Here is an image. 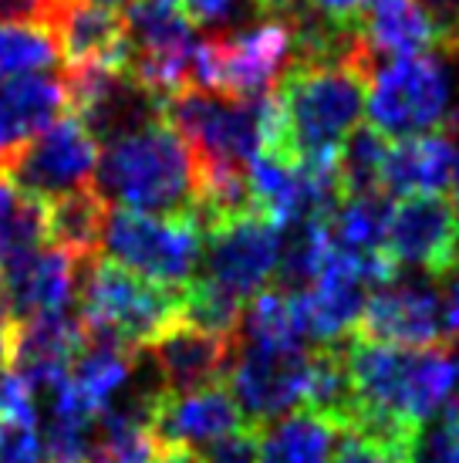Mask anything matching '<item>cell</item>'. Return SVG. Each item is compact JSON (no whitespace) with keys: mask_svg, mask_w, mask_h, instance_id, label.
<instances>
[{"mask_svg":"<svg viewBox=\"0 0 459 463\" xmlns=\"http://www.w3.org/2000/svg\"><path fill=\"white\" fill-rule=\"evenodd\" d=\"M311 348L243 345L227 373V386L250 426H267L304 406Z\"/></svg>","mask_w":459,"mask_h":463,"instance_id":"11","label":"cell"},{"mask_svg":"<svg viewBox=\"0 0 459 463\" xmlns=\"http://www.w3.org/2000/svg\"><path fill=\"white\" fill-rule=\"evenodd\" d=\"M456 153L459 146L453 139V129L396 139L389 146V159H385L382 194L392 200L412 194H443L453 186Z\"/></svg>","mask_w":459,"mask_h":463,"instance_id":"18","label":"cell"},{"mask_svg":"<svg viewBox=\"0 0 459 463\" xmlns=\"http://www.w3.org/2000/svg\"><path fill=\"white\" fill-rule=\"evenodd\" d=\"M91 190L108 206L155 217H192L200 166L166 116L105 142Z\"/></svg>","mask_w":459,"mask_h":463,"instance_id":"1","label":"cell"},{"mask_svg":"<svg viewBox=\"0 0 459 463\" xmlns=\"http://www.w3.org/2000/svg\"><path fill=\"white\" fill-rule=\"evenodd\" d=\"M385 250L398 268H416L443 281L459 268L456 213L443 194L398 196L389 210Z\"/></svg>","mask_w":459,"mask_h":463,"instance_id":"12","label":"cell"},{"mask_svg":"<svg viewBox=\"0 0 459 463\" xmlns=\"http://www.w3.org/2000/svg\"><path fill=\"white\" fill-rule=\"evenodd\" d=\"M186 284H155L108 258H91L78 268V318L85 338L115 342L132 352L155 342L183 318Z\"/></svg>","mask_w":459,"mask_h":463,"instance_id":"4","label":"cell"},{"mask_svg":"<svg viewBox=\"0 0 459 463\" xmlns=\"http://www.w3.org/2000/svg\"><path fill=\"white\" fill-rule=\"evenodd\" d=\"M240 338L267 348H307L311 335H307L304 291H291L281 284L260 288L243 308Z\"/></svg>","mask_w":459,"mask_h":463,"instance_id":"21","label":"cell"},{"mask_svg":"<svg viewBox=\"0 0 459 463\" xmlns=\"http://www.w3.org/2000/svg\"><path fill=\"white\" fill-rule=\"evenodd\" d=\"M192 453L200 463H260V430L243 423Z\"/></svg>","mask_w":459,"mask_h":463,"instance_id":"28","label":"cell"},{"mask_svg":"<svg viewBox=\"0 0 459 463\" xmlns=\"http://www.w3.org/2000/svg\"><path fill=\"white\" fill-rule=\"evenodd\" d=\"M332 463H412V457L392 450V447H385L379 439L344 430L342 439H338V447H334Z\"/></svg>","mask_w":459,"mask_h":463,"instance_id":"30","label":"cell"},{"mask_svg":"<svg viewBox=\"0 0 459 463\" xmlns=\"http://www.w3.org/2000/svg\"><path fill=\"white\" fill-rule=\"evenodd\" d=\"M348 373L355 383V410L392 412L398 420L426 426L436 420L459 389L456 342L429 348H398L344 338Z\"/></svg>","mask_w":459,"mask_h":463,"instance_id":"3","label":"cell"},{"mask_svg":"<svg viewBox=\"0 0 459 463\" xmlns=\"http://www.w3.org/2000/svg\"><path fill=\"white\" fill-rule=\"evenodd\" d=\"M311 7L332 21H342V24H361V17L369 11V0H307Z\"/></svg>","mask_w":459,"mask_h":463,"instance_id":"31","label":"cell"},{"mask_svg":"<svg viewBox=\"0 0 459 463\" xmlns=\"http://www.w3.org/2000/svg\"><path fill=\"white\" fill-rule=\"evenodd\" d=\"M351 335L361 342L398 348L456 342L446 322V295L426 281H392L385 288H375Z\"/></svg>","mask_w":459,"mask_h":463,"instance_id":"10","label":"cell"},{"mask_svg":"<svg viewBox=\"0 0 459 463\" xmlns=\"http://www.w3.org/2000/svg\"><path fill=\"white\" fill-rule=\"evenodd\" d=\"M85 348V328L78 311H41L14 322L11 332V369L38 396L58 386L75 355Z\"/></svg>","mask_w":459,"mask_h":463,"instance_id":"14","label":"cell"},{"mask_svg":"<svg viewBox=\"0 0 459 463\" xmlns=\"http://www.w3.org/2000/svg\"><path fill=\"white\" fill-rule=\"evenodd\" d=\"M14 328V311H11V295H7V284L0 278V332H11Z\"/></svg>","mask_w":459,"mask_h":463,"instance_id":"34","label":"cell"},{"mask_svg":"<svg viewBox=\"0 0 459 463\" xmlns=\"http://www.w3.org/2000/svg\"><path fill=\"white\" fill-rule=\"evenodd\" d=\"M294 61V34L281 17H257L254 24L206 34L192 52L190 89L230 99H254L277 89Z\"/></svg>","mask_w":459,"mask_h":463,"instance_id":"6","label":"cell"},{"mask_svg":"<svg viewBox=\"0 0 459 463\" xmlns=\"http://www.w3.org/2000/svg\"><path fill=\"white\" fill-rule=\"evenodd\" d=\"M196 463H200V460H196Z\"/></svg>","mask_w":459,"mask_h":463,"instance_id":"39","label":"cell"},{"mask_svg":"<svg viewBox=\"0 0 459 463\" xmlns=\"http://www.w3.org/2000/svg\"><path fill=\"white\" fill-rule=\"evenodd\" d=\"M257 7H260V0H257Z\"/></svg>","mask_w":459,"mask_h":463,"instance_id":"38","label":"cell"},{"mask_svg":"<svg viewBox=\"0 0 459 463\" xmlns=\"http://www.w3.org/2000/svg\"><path fill=\"white\" fill-rule=\"evenodd\" d=\"M206 237L192 217H155L108 206L102 254L155 284H190L203 264Z\"/></svg>","mask_w":459,"mask_h":463,"instance_id":"7","label":"cell"},{"mask_svg":"<svg viewBox=\"0 0 459 463\" xmlns=\"http://www.w3.org/2000/svg\"><path fill=\"white\" fill-rule=\"evenodd\" d=\"M54 38L61 44L68 68L98 65L126 71L128 65V31L126 17L98 4H64L54 21Z\"/></svg>","mask_w":459,"mask_h":463,"instance_id":"19","label":"cell"},{"mask_svg":"<svg viewBox=\"0 0 459 463\" xmlns=\"http://www.w3.org/2000/svg\"><path fill=\"white\" fill-rule=\"evenodd\" d=\"M453 54H398L375 65L369 81L365 112L369 122L389 139H406L419 132L456 129L459 126V81Z\"/></svg>","mask_w":459,"mask_h":463,"instance_id":"5","label":"cell"},{"mask_svg":"<svg viewBox=\"0 0 459 463\" xmlns=\"http://www.w3.org/2000/svg\"><path fill=\"white\" fill-rule=\"evenodd\" d=\"M446 322H449V332L459 335V278L449 284L446 291Z\"/></svg>","mask_w":459,"mask_h":463,"instance_id":"33","label":"cell"},{"mask_svg":"<svg viewBox=\"0 0 459 463\" xmlns=\"http://www.w3.org/2000/svg\"><path fill=\"white\" fill-rule=\"evenodd\" d=\"M155 4H169V7H179V0H155Z\"/></svg>","mask_w":459,"mask_h":463,"instance_id":"37","label":"cell"},{"mask_svg":"<svg viewBox=\"0 0 459 463\" xmlns=\"http://www.w3.org/2000/svg\"><path fill=\"white\" fill-rule=\"evenodd\" d=\"M64 112V78L48 71L0 78V169Z\"/></svg>","mask_w":459,"mask_h":463,"instance_id":"17","label":"cell"},{"mask_svg":"<svg viewBox=\"0 0 459 463\" xmlns=\"http://www.w3.org/2000/svg\"><path fill=\"white\" fill-rule=\"evenodd\" d=\"M64 4H98V7H112V11H118V7H128L132 0H64Z\"/></svg>","mask_w":459,"mask_h":463,"instance_id":"35","label":"cell"},{"mask_svg":"<svg viewBox=\"0 0 459 463\" xmlns=\"http://www.w3.org/2000/svg\"><path fill=\"white\" fill-rule=\"evenodd\" d=\"M78 268L81 260L54 244L0 260V278L11 295L14 322L41 311H68L71 298L78 295Z\"/></svg>","mask_w":459,"mask_h":463,"instance_id":"16","label":"cell"},{"mask_svg":"<svg viewBox=\"0 0 459 463\" xmlns=\"http://www.w3.org/2000/svg\"><path fill=\"white\" fill-rule=\"evenodd\" d=\"M375 54L291 65L277 81L284 109V156L334 163L342 142L365 116Z\"/></svg>","mask_w":459,"mask_h":463,"instance_id":"2","label":"cell"},{"mask_svg":"<svg viewBox=\"0 0 459 463\" xmlns=\"http://www.w3.org/2000/svg\"><path fill=\"white\" fill-rule=\"evenodd\" d=\"M257 7V0H179V11L186 14V21L192 27H206L210 34H223V31H233V21L243 7Z\"/></svg>","mask_w":459,"mask_h":463,"instance_id":"29","label":"cell"},{"mask_svg":"<svg viewBox=\"0 0 459 463\" xmlns=\"http://www.w3.org/2000/svg\"><path fill=\"white\" fill-rule=\"evenodd\" d=\"M237 348H240V335L210 332L179 318L142 352L159 375L163 392H192V389L227 383Z\"/></svg>","mask_w":459,"mask_h":463,"instance_id":"13","label":"cell"},{"mask_svg":"<svg viewBox=\"0 0 459 463\" xmlns=\"http://www.w3.org/2000/svg\"><path fill=\"white\" fill-rule=\"evenodd\" d=\"M61 61V44L52 27L0 21V78L38 75Z\"/></svg>","mask_w":459,"mask_h":463,"instance_id":"27","label":"cell"},{"mask_svg":"<svg viewBox=\"0 0 459 463\" xmlns=\"http://www.w3.org/2000/svg\"><path fill=\"white\" fill-rule=\"evenodd\" d=\"M392 139L379 132L371 122H358L338 149V186L344 196H371L382 194L385 159Z\"/></svg>","mask_w":459,"mask_h":463,"instance_id":"25","label":"cell"},{"mask_svg":"<svg viewBox=\"0 0 459 463\" xmlns=\"http://www.w3.org/2000/svg\"><path fill=\"white\" fill-rule=\"evenodd\" d=\"M342 426L311 410H294L260 426V463H332Z\"/></svg>","mask_w":459,"mask_h":463,"instance_id":"20","label":"cell"},{"mask_svg":"<svg viewBox=\"0 0 459 463\" xmlns=\"http://www.w3.org/2000/svg\"><path fill=\"white\" fill-rule=\"evenodd\" d=\"M98 139L85 129V122L71 112L54 118L48 129H41L21 153L11 159L7 176L21 194L38 200H58L64 194L85 190L98 169Z\"/></svg>","mask_w":459,"mask_h":463,"instance_id":"8","label":"cell"},{"mask_svg":"<svg viewBox=\"0 0 459 463\" xmlns=\"http://www.w3.org/2000/svg\"><path fill=\"white\" fill-rule=\"evenodd\" d=\"M361 34L375 58L379 54L398 58L436 48V31L419 0H369V11L361 17Z\"/></svg>","mask_w":459,"mask_h":463,"instance_id":"23","label":"cell"},{"mask_svg":"<svg viewBox=\"0 0 459 463\" xmlns=\"http://www.w3.org/2000/svg\"><path fill=\"white\" fill-rule=\"evenodd\" d=\"M453 190H456V200H453V213H456V231H459V153H456V173H453Z\"/></svg>","mask_w":459,"mask_h":463,"instance_id":"36","label":"cell"},{"mask_svg":"<svg viewBox=\"0 0 459 463\" xmlns=\"http://www.w3.org/2000/svg\"><path fill=\"white\" fill-rule=\"evenodd\" d=\"M105 217L108 203L91 186L48 200V241L85 264L102 254Z\"/></svg>","mask_w":459,"mask_h":463,"instance_id":"24","label":"cell"},{"mask_svg":"<svg viewBox=\"0 0 459 463\" xmlns=\"http://www.w3.org/2000/svg\"><path fill=\"white\" fill-rule=\"evenodd\" d=\"M203 244V264L200 278L217 284L220 291H227L237 301L250 298L267 288V281L277 274L281 264L284 231L277 223H270L260 213H243L227 223H220L213 231H206Z\"/></svg>","mask_w":459,"mask_h":463,"instance_id":"9","label":"cell"},{"mask_svg":"<svg viewBox=\"0 0 459 463\" xmlns=\"http://www.w3.org/2000/svg\"><path fill=\"white\" fill-rule=\"evenodd\" d=\"M24 203V194L14 186V180L7 176V169H0V241H4V233L11 231L14 217H17V210Z\"/></svg>","mask_w":459,"mask_h":463,"instance_id":"32","label":"cell"},{"mask_svg":"<svg viewBox=\"0 0 459 463\" xmlns=\"http://www.w3.org/2000/svg\"><path fill=\"white\" fill-rule=\"evenodd\" d=\"M142 352H132L115 342H98V338H85V348L75 355L68 379L78 389V396L89 402L95 412L108 410L115 399L126 392L132 373L139 369Z\"/></svg>","mask_w":459,"mask_h":463,"instance_id":"22","label":"cell"},{"mask_svg":"<svg viewBox=\"0 0 459 463\" xmlns=\"http://www.w3.org/2000/svg\"><path fill=\"white\" fill-rule=\"evenodd\" d=\"M389 210H392V196L385 194L344 196L328 220L332 241L348 254H379L385 250Z\"/></svg>","mask_w":459,"mask_h":463,"instance_id":"26","label":"cell"},{"mask_svg":"<svg viewBox=\"0 0 459 463\" xmlns=\"http://www.w3.org/2000/svg\"><path fill=\"white\" fill-rule=\"evenodd\" d=\"M243 410L227 383L192 389V392H159L153 410V430L163 447L200 450L217 437L243 426Z\"/></svg>","mask_w":459,"mask_h":463,"instance_id":"15","label":"cell"}]
</instances>
